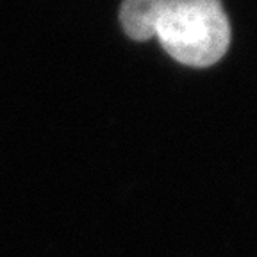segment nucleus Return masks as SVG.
Here are the masks:
<instances>
[{
	"label": "nucleus",
	"mask_w": 257,
	"mask_h": 257,
	"mask_svg": "<svg viewBox=\"0 0 257 257\" xmlns=\"http://www.w3.org/2000/svg\"><path fill=\"white\" fill-rule=\"evenodd\" d=\"M221 4V0H123L118 11V20L131 40L149 41V25L161 11L177 6Z\"/></svg>",
	"instance_id": "f257e3e1"
}]
</instances>
